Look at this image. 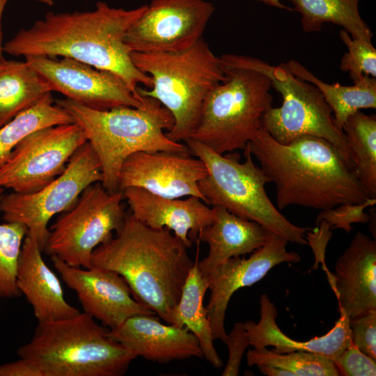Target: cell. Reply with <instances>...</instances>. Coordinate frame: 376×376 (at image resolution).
Instances as JSON below:
<instances>
[{
    "label": "cell",
    "mask_w": 376,
    "mask_h": 376,
    "mask_svg": "<svg viewBox=\"0 0 376 376\" xmlns=\"http://www.w3.org/2000/svg\"><path fill=\"white\" fill-rule=\"evenodd\" d=\"M146 8L126 10L98 1L92 11L49 12L18 31L3 51L13 56L72 58L116 75L138 94L139 84L150 88L152 81L134 65L125 37Z\"/></svg>",
    "instance_id": "1"
},
{
    "label": "cell",
    "mask_w": 376,
    "mask_h": 376,
    "mask_svg": "<svg viewBox=\"0 0 376 376\" xmlns=\"http://www.w3.org/2000/svg\"><path fill=\"white\" fill-rule=\"evenodd\" d=\"M276 186V207L324 210L371 198L342 152L327 140L301 135L283 144L260 129L247 145Z\"/></svg>",
    "instance_id": "2"
},
{
    "label": "cell",
    "mask_w": 376,
    "mask_h": 376,
    "mask_svg": "<svg viewBox=\"0 0 376 376\" xmlns=\"http://www.w3.org/2000/svg\"><path fill=\"white\" fill-rule=\"evenodd\" d=\"M187 249L169 229L151 228L130 213L116 237L93 251L91 265L120 275L134 299L168 324L194 265Z\"/></svg>",
    "instance_id": "3"
},
{
    "label": "cell",
    "mask_w": 376,
    "mask_h": 376,
    "mask_svg": "<svg viewBox=\"0 0 376 376\" xmlns=\"http://www.w3.org/2000/svg\"><path fill=\"white\" fill-rule=\"evenodd\" d=\"M141 95L143 104L140 107H118L109 110L91 109L68 98L55 100L83 129L99 159L101 183L109 191L119 190L120 168L135 152L191 153L186 144L166 136V130L174 123L171 113L157 100Z\"/></svg>",
    "instance_id": "4"
},
{
    "label": "cell",
    "mask_w": 376,
    "mask_h": 376,
    "mask_svg": "<svg viewBox=\"0 0 376 376\" xmlns=\"http://www.w3.org/2000/svg\"><path fill=\"white\" fill-rule=\"evenodd\" d=\"M109 329L84 312L38 322L31 340L17 354L42 376H122L136 355L113 340Z\"/></svg>",
    "instance_id": "5"
},
{
    "label": "cell",
    "mask_w": 376,
    "mask_h": 376,
    "mask_svg": "<svg viewBox=\"0 0 376 376\" xmlns=\"http://www.w3.org/2000/svg\"><path fill=\"white\" fill-rule=\"evenodd\" d=\"M134 65L152 78L149 89L139 94L157 100L172 115L166 136L175 142L188 139L197 127L209 91L225 79L220 58L201 38L177 52H131Z\"/></svg>",
    "instance_id": "6"
},
{
    "label": "cell",
    "mask_w": 376,
    "mask_h": 376,
    "mask_svg": "<svg viewBox=\"0 0 376 376\" xmlns=\"http://www.w3.org/2000/svg\"><path fill=\"white\" fill-rule=\"evenodd\" d=\"M184 142L207 169V175L198 182L205 203L256 221L288 242L308 244L306 234L311 228L291 223L272 203L265 191L271 180L254 163L247 146L243 150L244 161L241 162L237 152L221 155L192 139Z\"/></svg>",
    "instance_id": "7"
},
{
    "label": "cell",
    "mask_w": 376,
    "mask_h": 376,
    "mask_svg": "<svg viewBox=\"0 0 376 376\" xmlns=\"http://www.w3.org/2000/svg\"><path fill=\"white\" fill-rule=\"evenodd\" d=\"M222 67L225 79L206 95L198 125L188 138L221 155L245 148L261 129L263 116L273 102L272 85L267 75Z\"/></svg>",
    "instance_id": "8"
},
{
    "label": "cell",
    "mask_w": 376,
    "mask_h": 376,
    "mask_svg": "<svg viewBox=\"0 0 376 376\" xmlns=\"http://www.w3.org/2000/svg\"><path fill=\"white\" fill-rule=\"evenodd\" d=\"M219 58L223 65L265 74L281 95V106L271 107L261 120V128L275 141L286 144L301 135L323 138L342 152L352 167L344 134L334 125L331 109L313 84L294 75L286 63L272 65L258 58L235 54Z\"/></svg>",
    "instance_id": "9"
},
{
    "label": "cell",
    "mask_w": 376,
    "mask_h": 376,
    "mask_svg": "<svg viewBox=\"0 0 376 376\" xmlns=\"http://www.w3.org/2000/svg\"><path fill=\"white\" fill-rule=\"evenodd\" d=\"M122 191L88 186L49 229L43 251L73 267H91L93 251L118 232L126 217Z\"/></svg>",
    "instance_id": "10"
},
{
    "label": "cell",
    "mask_w": 376,
    "mask_h": 376,
    "mask_svg": "<svg viewBox=\"0 0 376 376\" xmlns=\"http://www.w3.org/2000/svg\"><path fill=\"white\" fill-rule=\"evenodd\" d=\"M102 180L99 159L86 141L71 156L63 172L45 187L31 193L3 194L0 211L5 221L24 225L43 251L50 219L70 209L88 186Z\"/></svg>",
    "instance_id": "11"
},
{
    "label": "cell",
    "mask_w": 376,
    "mask_h": 376,
    "mask_svg": "<svg viewBox=\"0 0 376 376\" xmlns=\"http://www.w3.org/2000/svg\"><path fill=\"white\" fill-rule=\"evenodd\" d=\"M86 141L75 122L32 132L0 166V188L22 194L41 189L63 172L71 156Z\"/></svg>",
    "instance_id": "12"
},
{
    "label": "cell",
    "mask_w": 376,
    "mask_h": 376,
    "mask_svg": "<svg viewBox=\"0 0 376 376\" xmlns=\"http://www.w3.org/2000/svg\"><path fill=\"white\" fill-rule=\"evenodd\" d=\"M214 10L205 0H152L127 31L125 43L137 52L185 50L203 38Z\"/></svg>",
    "instance_id": "13"
},
{
    "label": "cell",
    "mask_w": 376,
    "mask_h": 376,
    "mask_svg": "<svg viewBox=\"0 0 376 376\" xmlns=\"http://www.w3.org/2000/svg\"><path fill=\"white\" fill-rule=\"evenodd\" d=\"M25 58L50 84L53 91L89 108H138L143 104L139 93H134L122 79L109 71L69 57L28 56Z\"/></svg>",
    "instance_id": "14"
},
{
    "label": "cell",
    "mask_w": 376,
    "mask_h": 376,
    "mask_svg": "<svg viewBox=\"0 0 376 376\" xmlns=\"http://www.w3.org/2000/svg\"><path fill=\"white\" fill-rule=\"evenodd\" d=\"M288 243L285 238L272 232L265 244L251 253L249 258H229L205 276L210 290L205 308L214 340L224 343L226 340V312L230 297L236 290L261 280L277 265L297 263L301 260L297 253L287 251Z\"/></svg>",
    "instance_id": "15"
},
{
    "label": "cell",
    "mask_w": 376,
    "mask_h": 376,
    "mask_svg": "<svg viewBox=\"0 0 376 376\" xmlns=\"http://www.w3.org/2000/svg\"><path fill=\"white\" fill-rule=\"evenodd\" d=\"M53 266L73 290L84 312L113 329L136 315H155L136 301L125 279L115 272L91 266H70L51 256Z\"/></svg>",
    "instance_id": "16"
},
{
    "label": "cell",
    "mask_w": 376,
    "mask_h": 376,
    "mask_svg": "<svg viewBox=\"0 0 376 376\" xmlns=\"http://www.w3.org/2000/svg\"><path fill=\"white\" fill-rule=\"evenodd\" d=\"M190 154L135 152L125 159L120 168L118 189L123 191L128 187H138L164 198L192 196L203 201L198 182L207 175V171L200 159Z\"/></svg>",
    "instance_id": "17"
},
{
    "label": "cell",
    "mask_w": 376,
    "mask_h": 376,
    "mask_svg": "<svg viewBox=\"0 0 376 376\" xmlns=\"http://www.w3.org/2000/svg\"><path fill=\"white\" fill-rule=\"evenodd\" d=\"M123 193L136 219L153 229H169L188 248L214 218L213 207L196 196L169 198L138 187Z\"/></svg>",
    "instance_id": "18"
},
{
    "label": "cell",
    "mask_w": 376,
    "mask_h": 376,
    "mask_svg": "<svg viewBox=\"0 0 376 376\" xmlns=\"http://www.w3.org/2000/svg\"><path fill=\"white\" fill-rule=\"evenodd\" d=\"M350 319L376 311V241L358 232L328 279Z\"/></svg>",
    "instance_id": "19"
},
{
    "label": "cell",
    "mask_w": 376,
    "mask_h": 376,
    "mask_svg": "<svg viewBox=\"0 0 376 376\" xmlns=\"http://www.w3.org/2000/svg\"><path fill=\"white\" fill-rule=\"evenodd\" d=\"M115 341L151 361L168 363L203 357L196 337L185 327L165 324L155 315H136L109 331Z\"/></svg>",
    "instance_id": "20"
},
{
    "label": "cell",
    "mask_w": 376,
    "mask_h": 376,
    "mask_svg": "<svg viewBox=\"0 0 376 376\" xmlns=\"http://www.w3.org/2000/svg\"><path fill=\"white\" fill-rule=\"evenodd\" d=\"M36 239L26 234L19 253L16 285L31 306L38 322L72 317L80 311L65 298L58 277L45 263Z\"/></svg>",
    "instance_id": "21"
},
{
    "label": "cell",
    "mask_w": 376,
    "mask_h": 376,
    "mask_svg": "<svg viewBox=\"0 0 376 376\" xmlns=\"http://www.w3.org/2000/svg\"><path fill=\"white\" fill-rule=\"evenodd\" d=\"M340 318L324 336L306 341L291 339L282 332L276 322L277 308L266 294L260 295V320L243 323L249 345L253 347L273 346L277 353L304 351L332 359L337 358L352 344L350 318L342 309Z\"/></svg>",
    "instance_id": "22"
},
{
    "label": "cell",
    "mask_w": 376,
    "mask_h": 376,
    "mask_svg": "<svg viewBox=\"0 0 376 376\" xmlns=\"http://www.w3.org/2000/svg\"><path fill=\"white\" fill-rule=\"evenodd\" d=\"M212 207V222L198 237V240L207 243L209 248L207 256L197 262L204 276L229 258L251 253L258 249L265 244L272 233L258 223L237 217L223 207Z\"/></svg>",
    "instance_id": "23"
},
{
    "label": "cell",
    "mask_w": 376,
    "mask_h": 376,
    "mask_svg": "<svg viewBox=\"0 0 376 376\" xmlns=\"http://www.w3.org/2000/svg\"><path fill=\"white\" fill-rule=\"evenodd\" d=\"M189 270L178 302L173 308L168 324L185 327L197 338L204 357L216 368L223 366L214 346L212 329L203 306V299L208 289L207 279L199 270L198 254Z\"/></svg>",
    "instance_id": "24"
},
{
    "label": "cell",
    "mask_w": 376,
    "mask_h": 376,
    "mask_svg": "<svg viewBox=\"0 0 376 376\" xmlns=\"http://www.w3.org/2000/svg\"><path fill=\"white\" fill-rule=\"evenodd\" d=\"M53 91L50 84L26 61L0 62V127Z\"/></svg>",
    "instance_id": "25"
},
{
    "label": "cell",
    "mask_w": 376,
    "mask_h": 376,
    "mask_svg": "<svg viewBox=\"0 0 376 376\" xmlns=\"http://www.w3.org/2000/svg\"><path fill=\"white\" fill-rule=\"evenodd\" d=\"M286 65L294 75L318 88L331 109L334 125L341 131L346 120L357 111L376 108L375 77L364 75L352 86L329 84L295 60Z\"/></svg>",
    "instance_id": "26"
},
{
    "label": "cell",
    "mask_w": 376,
    "mask_h": 376,
    "mask_svg": "<svg viewBox=\"0 0 376 376\" xmlns=\"http://www.w3.org/2000/svg\"><path fill=\"white\" fill-rule=\"evenodd\" d=\"M301 14L306 33L318 32L324 23L342 26L356 39L371 42L373 33L359 10L360 0H288Z\"/></svg>",
    "instance_id": "27"
},
{
    "label": "cell",
    "mask_w": 376,
    "mask_h": 376,
    "mask_svg": "<svg viewBox=\"0 0 376 376\" xmlns=\"http://www.w3.org/2000/svg\"><path fill=\"white\" fill-rule=\"evenodd\" d=\"M342 131L352 171L368 196L376 198V116L357 111L344 123Z\"/></svg>",
    "instance_id": "28"
},
{
    "label": "cell",
    "mask_w": 376,
    "mask_h": 376,
    "mask_svg": "<svg viewBox=\"0 0 376 376\" xmlns=\"http://www.w3.org/2000/svg\"><path fill=\"white\" fill-rule=\"evenodd\" d=\"M54 103L51 93L0 127V166L15 147L32 132L49 126L74 123L72 116Z\"/></svg>",
    "instance_id": "29"
},
{
    "label": "cell",
    "mask_w": 376,
    "mask_h": 376,
    "mask_svg": "<svg viewBox=\"0 0 376 376\" xmlns=\"http://www.w3.org/2000/svg\"><path fill=\"white\" fill-rule=\"evenodd\" d=\"M249 366L265 365L290 371L293 376H338L334 361L315 353L294 351L277 353L266 347H254L246 354Z\"/></svg>",
    "instance_id": "30"
},
{
    "label": "cell",
    "mask_w": 376,
    "mask_h": 376,
    "mask_svg": "<svg viewBox=\"0 0 376 376\" xmlns=\"http://www.w3.org/2000/svg\"><path fill=\"white\" fill-rule=\"evenodd\" d=\"M4 189L0 188V200ZM27 228L17 222L0 224V299L18 296L17 267Z\"/></svg>",
    "instance_id": "31"
},
{
    "label": "cell",
    "mask_w": 376,
    "mask_h": 376,
    "mask_svg": "<svg viewBox=\"0 0 376 376\" xmlns=\"http://www.w3.org/2000/svg\"><path fill=\"white\" fill-rule=\"evenodd\" d=\"M339 36L347 48L340 63V70L349 72L354 83L364 75L375 77L376 49L372 42L353 38L343 29Z\"/></svg>",
    "instance_id": "32"
},
{
    "label": "cell",
    "mask_w": 376,
    "mask_h": 376,
    "mask_svg": "<svg viewBox=\"0 0 376 376\" xmlns=\"http://www.w3.org/2000/svg\"><path fill=\"white\" fill-rule=\"evenodd\" d=\"M376 203V198H368L359 203H345L329 209L321 210L318 214L315 223L325 221L330 228H340L347 233L352 230V224H366L371 219V215L366 213L364 209Z\"/></svg>",
    "instance_id": "33"
},
{
    "label": "cell",
    "mask_w": 376,
    "mask_h": 376,
    "mask_svg": "<svg viewBox=\"0 0 376 376\" xmlns=\"http://www.w3.org/2000/svg\"><path fill=\"white\" fill-rule=\"evenodd\" d=\"M352 344L376 360V311L350 319Z\"/></svg>",
    "instance_id": "34"
},
{
    "label": "cell",
    "mask_w": 376,
    "mask_h": 376,
    "mask_svg": "<svg viewBox=\"0 0 376 376\" xmlns=\"http://www.w3.org/2000/svg\"><path fill=\"white\" fill-rule=\"evenodd\" d=\"M340 374L347 376L376 375V360L351 344L334 360Z\"/></svg>",
    "instance_id": "35"
},
{
    "label": "cell",
    "mask_w": 376,
    "mask_h": 376,
    "mask_svg": "<svg viewBox=\"0 0 376 376\" xmlns=\"http://www.w3.org/2000/svg\"><path fill=\"white\" fill-rule=\"evenodd\" d=\"M228 347V359L221 374L222 376H237L243 355L250 345L242 322L235 323L230 332L227 334L225 343Z\"/></svg>",
    "instance_id": "36"
},
{
    "label": "cell",
    "mask_w": 376,
    "mask_h": 376,
    "mask_svg": "<svg viewBox=\"0 0 376 376\" xmlns=\"http://www.w3.org/2000/svg\"><path fill=\"white\" fill-rule=\"evenodd\" d=\"M0 376H42L38 366L31 361L20 359L0 366Z\"/></svg>",
    "instance_id": "37"
},
{
    "label": "cell",
    "mask_w": 376,
    "mask_h": 376,
    "mask_svg": "<svg viewBox=\"0 0 376 376\" xmlns=\"http://www.w3.org/2000/svg\"><path fill=\"white\" fill-rule=\"evenodd\" d=\"M257 366L261 373L267 376H293L290 371L279 368L265 365Z\"/></svg>",
    "instance_id": "38"
},
{
    "label": "cell",
    "mask_w": 376,
    "mask_h": 376,
    "mask_svg": "<svg viewBox=\"0 0 376 376\" xmlns=\"http://www.w3.org/2000/svg\"><path fill=\"white\" fill-rule=\"evenodd\" d=\"M10 0H0V62L4 58L3 56V45H2V38L3 33L1 30V19L3 15V12L4 10L5 6Z\"/></svg>",
    "instance_id": "39"
},
{
    "label": "cell",
    "mask_w": 376,
    "mask_h": 376,
    "mask_svg": "<svg viewBox=\"0 0 376 376\" xmlns=\"http://www.w3.org/2000/svg\"><path fill=\"white\" fill-rule=\"evenodd\" d=\"M257 1L263 2L270 6L276 7L277 8L288 10L290 11L292 10V8H288V6L283 4L281 3V0H257Z\"/></svg>",
    "instance_id": "40"
},
{
    "label": "cell",
    "mask_w": 376,
    "mask_h": 376,
    "mask_svg": "<svg viewBox=\"0 0 376 376\" xmlns=\"http://www.w3.org/2000/svg\"><path fill=\"white\" fill-rule=\"evenodd\" d=\"M36 1H38L40 3H45L48 6H52L54 5V1L53 0H34Z\"/></svg>",
    "instance_id": "41"
}]
</instances>
